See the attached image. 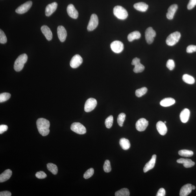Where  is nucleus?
<instances>
[{
    "mask_svg": "<svg viewBox=\"0 0 196 196\" xmlns=\"http://www.w3.org/2000/svg\"><path fill=\"white\" fill-rule=\"evenodd\" d=\"M37 128L40 134L43 136H47L50 130V122L48 120L44 119H39L36 121Z\"/></svg>",
    "mask_w": 196,
    "mask_h": 196,
    "instance_id": "nucleus-1",
    "label": "nucleus"
},
{
    "mask_svg": "<svg viewBox=\"0 0 196 196\" xmlns=\"http://www.w3.org/2000/svg\"><path fill=\"white\" fill-rule=\"evenodd\" d=\"M28 59V56L25 54H21L18 56L14 64V69L16 72H19L23 68L24 65Z\"/></svg>",
    "mask_w": 196,
    "mask_h": 196,
    "instance_id": "nucleus-2",
    "label": "nucleus"
},
{
    "mask_svg": "<svg viewBox=\"0 0 196 196\" xmlns=\"http://www.w3.org/2000/svg\"><path fill=\"white\" fill-rule=\"evenodd\" d=\"M113 14L117 18L121 20L127 18L128 15V12L125 9L119 6L115 7L113 9Z\"/></svg>",
    "mask_w": 196,
    "mask_h": 196,
    "instance_id": "nucleus-3",
    "label": "nucleus"
},
{
    "mask_svg": "<svg viewBox=\"0 0 196 196\" xmlns=\"http://www.w3.org/2000/svg\"><path fill=\"white\" fill-rule=\"evenodd\" d=\"M180 33L176 31L167 37L166 43L169 46H173L177 43L180 38Z\"/></svg>",
    "mask_w": 196,
    "mask_h": 196,
    "instance_id": "nucleus-4",
    "label": "nucleus"
},
{
    "mask_svg": "<svg viewBox=\"0 0 196 196\" xmlns=\"http://www.w3.org/2000/svg\"><path fill=\"white\" fill-rule=\"evenodd\" d=\"M71 129L73 132L79 134H84L86 132V127L79 123H74L72 124Z\"/></svg>",
    "mask_w": 196,
    "mask_h": 196,
    "instance_id": "nucleus-5",
    "label": "nucleus"
},
{
    "mask_svg": "<svg viewBox=\"0 0 196 196\" xmlns=\"http://www.w3.org/2000/svg\"><path fill=\"white\" fill-rule=\"evenodd\" d=\"M99 24V19L97 15L95 14L91 15L90 21L87 26V30L89 31H92L97 28Z\"/></svg>",
    "mask_w": 196,
    "mask_h": 196,
    "instance_id": "nucleus-6",
    "label": "nucleus"
},
{
    "mask_svg": "<svg viewBox=\"0 0 196 196\" xmlns=\"http://www.w3.org/2000/svg\"><path fill=\"white\" fill-rule=\"evenodd\" d=\"M156 32L152 27L148 28L145 32V37L146 41L148 44H151L154 40L156 36Z\"/></svg>",
    "mask_w": 196,
    "mask_h": 196,
    "instance_id": "nucleus-7",
    "label": "nucleus"
},
{
    "mask_svg": "<svg viewBox=\"0 0 196 196\" xmlns=\"http://www.w3.org/2000/svg\"><path fill=\"white\" fill-rule=\"evenodd\" d=\"M97 104V100L93 98L87 100L84 106V110L86 112H89L94 109Z\"/></svg>",
    "mask_w": 196,
    "mask_h": 196,
    "instance_id": "nucleus-8",
    "label": "nucleus"
},
{
    "mask_svg": "<svg viewBox=\"0 0 196 196\" xmlns=\"http://www.w3.org/2000/svg\"><path fill=\"white\" fill-rule=\"evenodd\" d=\"M111 49L115 53H120L123 51L124 49V45L123 43L119 41H113L110 44Z\"/></svg>",
    "mask_w": 196,
    "mask_h": 196,
    "instance_id": "nucleus-9",
    "label": "nucleus"
},
{
    "mask_svg": "<svg viewBox=\"0 0 196 196\" xmlns=\"http://www.w3.org/2000/svg\"><path fill=\"white\" fill-rule=\"evenodd\" d=\"M132 64L134 65L133 71L135 73L142 72L145 69V67L141 64L140 59L139 58H134L132 60Z\"/></svg>",
    "mask_w": 196,
    "mask_h": 196,
    "instance_id": "nucleus-10",
    "label": "nucleus"
},
{
    "mask_svg": "<svg viewBox=\"0 0 196 196\" xmlns=\"http://www.w3.org/2000/svg\"><path fill=\"white\" fill-rule=\"evenodd\" d=\"M32 4V2L31 1L27 2L17 7L15 10V12L19 14H24L30 10Z\"/></svg>",
    "mask_w": 196,
    "mask_h": 196,
    "instance_id": "nucleus-11",
    "label": "nucleus"
},
{
    "mask_svg": "<svg viewBox=\"0 0 196 196\" xmlns=\"http://www.w3.org/2000/svg\"><path fill=\"white\" fill-rule=\"evenodd\" d=\"M149 124L148 121L145 119H139L136 122V129L139 132H143L147 128Z\"/></svg>",
    "mask_w": 196,
    "mask_h": 196,
    "instance_id": "nucleus-12",
    "label": "nucleus"
},
{
    "mask_svg": "<svg viewBox=\"0 0 196 196\" xmlns=\"http://www.w3.org/2000/svg\"><path fill=\"white\" fill-rule=\"evenodd\" d=\"M82 62V57L79 54H76L71 59L70 65L72 68H76L81 65Z\"/></svg>",
    "mask_w": 196,
    "mask_h": 196,
    "instance_id": "nucleus-13",
    "label": "nucleus"
},
{
    "mask_svg": "<svg viewBox=\"0 0 196 196\" xmlns=\"http://www.w3.org/2000/svg\"><path fill=\"white\" fill-rule=\"evenodd\" d=\"M57 33L59 39L61 42H64L66 39L67 32L66 30L63 26H58Z\"/></svg>",
    "mask_w": 196,
    "mask_h": 196,
    "instance_id": "nucleus-14",
    "label": "nucleus"
},
{
    "mask_svg": "<svg viewBox=\"0 0 196 196\" xmlns=\"http://www.w3.org/2000/svg\"><path fill=\"white\" fill-rule=\"evenodd\" d=\"M156 154L152 155V158L149 162L146 163L143 168V172L144 173L147 172L153 168L156 162Z\"/></svg>",
    "mask_w": 196,
    "mask_h": 196,
    "instance_id": "nucleus-15",
    "label": "nucleus"
},
{
    "mask_svg": "<svg viewBox=\"0 0 196 196\" xmlns=\"http://www.w3.org/2000/svg\"><path fill=\"white\" fill-rule=\"evenodd\" d=\"M58 3L56 2L48 4L46 7L45 14L47 16H49L53 14L57 8Z\"/></svg>",
    "mask_w": 196,
    "mask_h": 196,
    "instance_id": "nucleus-16",
    "label": "nucleus"
},
{
    "mask_svg": "<svg viewBox=\"0 0 196 196\" xmlns=\"http://www.w3.org/2000/svg\"><path fill=\"white\" fill-rule=\"evenodd\" d=\"M67 12L69 16L72 18H77L78 13L72 4H70L67 7Z\"/></svg>",
    "mask_w": 196,
    "mask_h": 196,
    "instance_id": "nucleus-17",
    "label": "nucleus"
},
{
    "mask_svg": "<svg viewBox=\"0 0 196 196\" xmlns=\"http://www.w3.org/2000/svg\"><path fill=\"white\" fill-rule=\"evenodd\" d=\"M156 129L159 133L162 136H164L167 131V128L165 124L161 121H159L156 124Z\"/></svg>",
    "mask_w": 196,
    "mask_h": 196,
    "instance_id": "nucleus-18",
    "label": "nucleus"
},
{
    "mask_svg": "<svg viewBox=\"0 0 196 196\" xmlns=\"http://www.w3.org/2000/svg\"><path fill=\"white\" fill-rule=\"evenodd\" d=\"M41 30L48 40L50 41L52 40L53 35L51 30L47 26H43L41 28Z\"/></svg>",
    "mask_w": 196,
    "mask_h": 196,
    "instance_id": "nucleus-19",
    "label": "nucleus"
},
{
    "mask_svg": "<svg viewBox=\"0 0 196 196\" xmlns=\"http://www.w3.org/2000/svg\"><path fill=\"white\" fill-rule=\"evenodd\" d=\"M177 163L184 165V166L186 168L192 167L195 165V163L190 159L181 158L176 161Z\"/></svg>",
    "mask_w": 196,
    "mask_h": 196,
    "instance_id": "nucleus-20",
    "label": "nucleus"
},
{
    "mask_svg": "<svg viewBox=\"0 0 196 196\" xmlns=\"http://www.w3.org/2000/svg\"><path fill=\"white\" fill-rule=\"evenodd\" d=\"M191 186L192 184H187L183 186L180 189V196H187L190 194L193 190Z\"/></svg>",
    "mask_w": 196,
    "mask_h": 196,
    "instance_id": "nucleus-21",
    "label": "nucleus"
},
{
    "mask_svg": "<svg viewBox=\"0 0 196 196\" xmlns=\"http://www.w3.org/2000/svg\"><path fill=\"white\" fill-rule=\"evenodd\" d=\"M190 111L188 109L185 108L181 112L180 114V118L181 121L184 123H186L188 121Z\"/></svg>",
    "mask_w": 196,
    "mask_h": 196,
    "instance_id": "nucleus-22",
    "label": "nucleus"
},
{
    "mask_svg": "<svg viewBox=\"0 0 196 196\" xmlns=\"http://www.w3.org/2000/svg\"><path fill=\"white\" fill-rule=\"evenodd\" d=\"M178 8V5L176 4H173L170 7L166 14V17L168 19L171 20L173 18Z\"/></svg>",
    "mask_w": 196,
    "mask_h": 196,
    "instance_id": "nucleus-23",
    "label": "nucleus"
},
{
    "mask_svg": "<svg viewBox=\"0 0 196 196\" xmlns=\"http://www.w3.org/2000/svg\"><path fill=\"white\" fill-rule=\"evenodd\" d=\"M12 174V171L11 170H6L0 175V182H3L9 179Z\"/></svg>",
    "mask_w": 196,
    "mask_h": 196,
    "instance_id": "nucleus-24",
    "label": "nucleus"
},
{
    "mask_svg": "<svg viewBox=\"0 0 196 196\" xmlns=\"http://www.w3.org/2000/svg\"><path fill=\"white\" fill-rule=\"evenodd\" d=\"M175 100L172 98H166L161 100L160 104L163 107L170 106L175 103Z\"/></svg>",
    "mask_w": 196,
    "mask_h": 196,
    "instance_id": "nucleus-25",
    "label": "nucleus"
},
{
    "mask_svg": "<svg viewBox=\"0 0 196 196\" xmlns=\"http://www.w3.org/2000/svg\"><path fill=\"white\" fill-rule=\"evenodd\" d=\"M134 7L137 10L141 12H145L147 10L148 5L144 2H141L135 4Z\"/></svg>",
    "mask_w": 196,
    "mask_h": 196,
    "instance_id": "nucleus-26",
    "label": "nucleus"
},
{
    "mask_svg": "<svg viewBox=\"0 0 196 196\" xmlns=\"http://www.w3.org/2000/svg\"><path fill=\"white\" fill-rule=\"evenodd\" d=\"M119 144L122 149L127 150L130 147V143L128 139L125 138H122L119 140Z\"/></svg>",
    "mask_w": 196,
    "mask_h": 196,
    "instance_id": "nucleus-27",
    "label": "nucleus"
},
{
    "mask_svg": "<svg viewBox=\"0 0 196 196\" xmlns=\"http://www.w3.org/2000/svg\"><path fill=\"white\" fill-rule=\"evenodd\" d=\"M141 35L138 31H135L130 33L128 35V39L130 42H132L135 39H138L140 38Z\"/></svg>",
    "mask_w": 196,
    "mask_h": 196,
    "instance_id": "nucleus-28",
    "label": "nucleus"
},
{
    "mask_svg": "<svg viewBox=\"0 0 196 196\" xmlns=\"http://www.w3.org/2000/svg\"><path fill=\"white\" fill-rule=\"evenodd\" d=\"M182 79L184 82L189 84H194L195 82L194 78L188 74H184L183 75Z\"/></svg>",
    "mask_w": 196,
    "mask_h": 196,
    "instance_id": "nucleus-29",
    "label": "nucleus"
},
{
    "mask_svg": "<svg viewBox=\"0 0 196 196\" xmlns=\"http://www.w3.org/2000/svg\"><path fill=\"white\" fill-rule=\"evenodd\" d=\"M178 154L179 155L185 157H190L193 156L194 152L193 151L187 150H182L179 151Z\"/></svg>",
    "mask_w": 196,
    "mask_h": 196,
    "instance_id": "nucleus-30",
    "label": "nucleus"
},
{
    "mask_svg": "<svg viewBox=\"0 0 196 196\" xmlns=\"http://www.w3.org/2000/svg\"><path fill=\"white\" fill-rule=\"evenodd\" d=\"M47 168L48 170L54 174L56 175L58 173V168L57 166L52 163H49L47 164Z\"/></svg>",
    "mask_w": 196,
    "mask_h": 196,
    "instance_id": "nucleus-31",
    "label": "nucleus"
},
{
    "mask_svg": "<svg viewBox=\"0 0 196 196\" xmlns=\"http://www.w3.org/2000/svg\"><path fill=\"white\" fill-rule=\"evenodd\" d=\"M116 196H128L130 195V192L127 188L122 189L115 192Z\"/></svg>",
    "mask_w": 196,
    "mask_h": 196,
    "instance_id": "nucleus-32",
    "label": "nucleus"
},
{
    "mask_svg": "<svg viewBox=\"0 0 196 196\" xmlns=\"http://www.w3.org/2000/svg\"><path fill=\"white\" fill-rule=\"evenodd\" d=\"M147 89L146 87H142L140 89H137L136 91V96L140 97L145 94L147 92Z\"/></svg>",
    "mask_w": 196,
    "mask_h": 196,
    "instance_id": "nucleus-33",
    "label": "nucleus"
},
{
    "mask_svg": "<svg viewBox=\"0 0 196 196\" xmlns=\"http://www.w3.org/2000/svg\"><path fill=\"white\" fill-rule=\"evenodd\" d=\"M126 117V115L125 113H121L119 115L117 118V123L119 125L120 127H122L123 126L124 121H125Z\"/></svg>",
    "mask_w": 196,
    "mask_h": 196,
    "instance_id": "nucleus-34",
    "label": "nucleus"
},
{
    "mask_svg": "<svg viewBox=\"0 0 196 196\" xmlns=\"http://www.w3.org/2000/svg\"><path fill=\"white\" fill-rule=\"evenodd\" d=\"M113 117L112 115H110L107 118L105 121V125L106 128H110L113 125Z\"/></svg>",
    "mask_w": 196,
    "mask_h": 196,
    "instance_id": "nucleus-35",
    "label": "nucleus"
},
{
    "mask_svg": "<svg viewBox=\"0 0 196 196\" xmlns=\"http://www.w3.org/2000/svg\"><path fill=\"white\" fill-rule=\"evenodd\" d=\"M11 94L8 93H3L0 95V102L1 103L7 101L10 99L11 97Z\"/></svg>",
    "mask_w": 196,
    "mask_h": 196,
    "instance_id": "nucleus-36",
    "label": "nucleus"
},
{
    "mask_svg": "<svg viewBox=\"0 0 196 196\" xmlns=\"http://www.w3.org/2000/svg\"><path fill=\"white\" fill-rule=\"evenodd\" d=\"M94 173V170L92 168L89 169L85 172L84 175V178L86 179H88L92 176Z\"/></svg>",
    "mask_w": 196,
    "mask_h": 196,
    "instance_id": "nucleus-37",
    "label": "nucleus"
},
{
    "mask_svg": "<svg viewBox=\"0 0 196 196\" xmlns=\"http://www.w3.org/2000/svg\"><path fill=\"white\" fill-rule=\"evenodd\" d=\"M103 168L104 171L106 173H109L111 171L110 163V161L108 160H106L105 162Z\"/></svg>",
    "mask_w": 196,
    "mask_h": 196,
    "instance_id": "nucleus-38",
    "label": "nucleus"
},
{
    "mask_svg": "<svg viewBox=\"0 0 196 196\" xmlns=\"http://www.w3.org/2000/svg\"><path fill=\"white\" fill-rule=\"evenodd\" d=\"M7 41V38L4 32L0 30V43L1 44H5Z\"/></svg>",
    "mask_w": 196,
    "mask_h": 196,
    "instance_id": "nucleus-39",
    "label": "nucleus"
},
{
    "mask_svg": "<svg viewBox=\"0 0 196 196\" xmlns=\"http://www.w3.org/2000/svg\"><path fill=\"white\" fill-rule=\"evenodd\" d=\"M166 67L170 70H173L175 68V63L174 60L171 59L168 60L166 63Z\"/></svg>",
    "mask_w": 196,
    "mask_h": 196,
    "instance_id": "nucleus-40",
    "label": "nucleus"
},
{
    "mask_svg": "<svg viewBox=\"0 0 196 196\" xmlns=\"http://www.w3.org/2000/svg\"><path fill=\"white\" fill-rule=\"evenodd\" d=\"M35 176L36 178L40 179H43L45 178L47 176V174L43 171L37 172L35 174Z\"/></svg>",
    "mask_w": 196,
    "mask_h": 196,
    "instance_id": "nucleus-41",
    "label": "nucleus"
},
{
    "mask_svg": "<svg viewBox=\"0 0 196 196\" xmlns=\"http://www.w3.org/2000/svg\"><path fill=\"white\" fill-rule=\"evenodd\" d=\"M186 52L188 53H192L196 52V45H191L187 47Z\"/></svg>",
    "mask_w": 196,
    "mask_h": 196,
    "instance_id": "nucleus-42",
    "label": "nucleus"
},
{
    "mask_svg": "<svg viewBox=\"0 0 196 196\" xmlns=\"http://www.w3.org/2000/svg\"><path fill=\"white\" fill-rule=\"evenodd\" d=\"M196 5V0H189L187 7L189 10L192 9Z\"/></svg>",
    "mask_w": 196,
    "mask_h": 196,
    "instance_id": "nucleus-43",
    "label": "nucleus"
},
{
    "mask_svg": "<svg viewBox=\"0 0 196 196\" xmlns=\"http://www.w3.org/2000/svg\"><path fill=\"white\" fill-rule=\"evenodd\" d=\"M166 194V191L165 189L161 188L159 189L157 193L156 194V196H164Z\"/></svg>",
    "mask_w": 196,
    "mask_h": 196,
    "instance_id": "nucleus-44",
    "label": "nucleus"
},
{
    "mask_svg": "<svg viewBox=\"0 0 196 196\" xmlns=\"http://www.w3.org/2000/svg\"><path fill=\"white\" fill-rule=\"evenodd\" d=\"M8 126L5 125H0V134H2L8 129Z\"/></svg>",
    "mask_w": 196,
    "mask_h": 196,
    "instance_id": "nucleus-45",
    "label": "nucleus"
},
{
    "mask_svg": "<svg viewBox=\"0 0 196 196\" xmlns=\"http://www.w3.org/2000/svg\"><path fill=\"white\" fill-rule=\"evenodd\" d=\"M11 195H12V193L9 191H3L1 192L0 193V196H11Z\"/></svg>",
    "mask_w": 196,
    "mask_h": 196,
    "instance_id": "nucleus-46",
    "label": "nucleus"
},
{
    "mask_svg": "<svg viewBox=\"0 0 196 196\" xmlns=\"http://www.w3.org/2000/svg\"><path fill=\"white\" fill-rule=\"evenodd\" d=\"M192 189L193 190H194L195 189V187L194 185H192L191 186Z\"/></svg>",
    "mask_w": 196,
    "mask_h": 196,
    "instance_id": "nucleus-47",
    "label": "nucleus"
},
{
    "mask_svg": "<svg viewBox=\"0 0 196 196\" xmlns=\"http://www.w3.org/2000/svg\"><path fill=\"white\" fill-rule=\"evenodd\" d=\"M166 121H165V122H164V123H165V124H166Z\"/></svg>",
    "mask_w": 196,
    "mask_h": 196,
    "instance_id": "nucleus-48",
    "label": "nucleus"
}]
</instances>
